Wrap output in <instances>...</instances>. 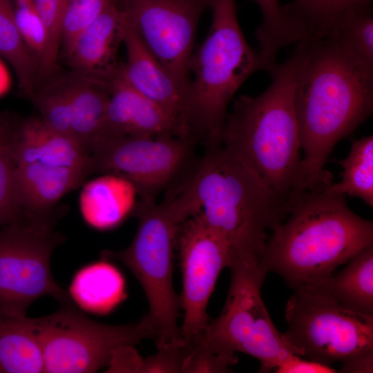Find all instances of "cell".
<instances>
[{"label": "cell", "instance_id": "cell-27", "mask_svg": "<svg viewBox=\"0 0 373 373\" xmlns=\"http://www.w3.org/2000/svg\"><path fill=\"white\" fill-rule=\"evenodd\" d=\"M323 35H329L363 63L373 67L371 6L351 8L343 12L333 20Z\"/></svg>", "mask_w": 373, "mask_h": 373}, {"label": "cell", "instance_id": "cell-31", "mask_svg": "<svg viewBox=\"0 0 373 373\" xmlns=\"http://www.w3.org/2000/svg\"><path fill=\"white\" fill-rule=\"evenodd\" d=\"M111 0H68L60 21V48L67 50L75 39L105 10Z\"/></svg>", "mask_w": 373, "mask_h": 373}, {"label": "cell", "instance_id": "cell-36", "mask_svg": "<svg viewBox=\"0 0 373 373\" xmlns=\"http://www.w3.org/2000/svg\"><path fill=\"white\" fill-rule=\"evenodd\" d=\"M343 364L341 372H372L373 354L356 357Z\"/></svg>", "mask_w": 373, "mask_h": 373}, {"label": "cell", "instance_id": "cell-14", "mask_svg": "<svg viewBox=\"0 0 373 373\" xmlns=\"http://www.w3.org/2000/svg\"><path fill=\"white\" fill-rule=\"evenodd\" d=\"M123 19L126 60L121 65L122 77L131 88L167 112L190 137L187 93Z\"/></svg>", "mask_w": 373, "mask_h": 373}, {"label": "cell", "instance_id": "cell-33", "mask_svg": "<svg viewBox=\"0 0 373 373\" xmlns=\"http://www.w3.org/2000/svg\"><path fill=\"white\" fill-rule=\"evenodd\" d=\"M10 140L0 144V224L5 225L23 214L15 183L16 164L10 150Z\"/></svg>", "mask_w": 373, "mask_h": 373}, {"label": "cell", "instance_id": "cell-3", "mask_svg": "<svg viewBox=\"0 0 373 373\" xmlns=\"http://www.w3.org/2000/svg\"><path fill=\"white\" fill-rule=\"evenodd\" d=\"M373 244V222L347 205L345 197L307 191L269 234L260 263L291 289L320 283Z\"/></svg>", "mask_w": 373, "mask_h": 373}, {"label": "cell", "instance_id": "cell-19", "mask_svg": "<svg viewBox=\"0 0 373 373\" xmlns=\"http://www.w3.org/2000/svg\"><path fill=\"white\" fill-rule=\"evenodd\" d=\"M135 186L122 177L104 174L87 182L79 196V208L84 221L98 230L119 225L137 202Z\"/></svg>", "mask_w": 373, "mask_h": 373}, {"label": "cell", "instance_id": "cell-24", "mask_svg": "<svg viewBox=\"0 0 373 373\" xmlns=\"http://www.w3.org/2000/svg\"><path fill=\"white\" fill-rule=\"evenodd\" d=\"M260 8L263 20L256 30L261 70L270 73L277 64L276 55L283 47L310 36L308 28L289 15L279 0H252Z\"/></svg>", "mask_w": 373, "mask_h": 373}, {"label": "cell", "instance_id": "cell-39", "mask_svg": "<svg viewBox=\"0 0 373 373\" xmlns=\"http://www.w3.org/2000/svg\"><path fill=\"white\" fill-rule=\"evenodd\" d=\"M13 1H15V0H13Z\"/></svg>", "mask_w": 373, "mask_h": 373}, {"label": "cell", "instance_id": "cell-30", "mask_svg": "<svg viewBox=\"0 0 373 373\" xmlns=\"http://www.w3.org/2000/svg\"><path fill=\"white\" fill-rule=\"evenodd\" d=\"M68 0H33L47 33L46 51L40 64L38 84L51 78L57 70L60 48V21Z\"/></svg>", "mask_w": 373, "mask_h": 373}, {"label": "cell", "instance_id": "cell-6", "mask_svg": "<svg viewBox=\"0 0 373 373\" xmlns=\"http://www.w3.org/2000/svg\"><path fill=\"white\" fill-rule=\"evenodd\" d=\"M138 220L136 233L124 249L100 252L102 260H117L141 284L149 311L144 317L154 332L157 349L184 343L178 325L180 296L173 286L174 251L182 223L187 219L167 199L160 204L139 200L132 212Z\"/></svg>", "mask_w": 373, "mask_h": 373}, {"label": "cell", "instance_id": "cell-13", "mask_svg": "<svg viewBox=\"0 0 373 373\" xmlns=\"http://www.w3.org/2000/svg\"><path fill=\"white\" fill-rule=\"evenodd\" d=\"M176 249L182 276L180 302L184 319L180 329L187 342L204 329L210 320L207 306L219 274L230 265L231 252L224 238L200 211L180 225Z\"/></svg>", "mask_w": 373, "mask_h": 373}, {"label": "cell", "instance_id": "cell-11", "mask_svg": "<svg viewBox=\"0 0 373 373\" xmlns=\"http://www.w3.org/2000/svg\"><path fill=\"white\" fill-rule=\"evenodd\" d=\"M198 142L182 137H102L90 149L93 171L130 181L140 200L156 195L185 178L195 168Z\"/></svg>", "mask_w": 373, "mask_h": 373}, {"label": "cell", "instance_id": "cell-9", "mask_svg": "<svg viewBox=\"0 0 373 373\" xmlns=\"http://www.w3.org/2000/svg\"><path fill=\"white\" fill-rule=\"evenodd\" d=\"M31 322L42 348L44 372H95L109 365L119 348L154 338L144 317L134 324L106 325L87 316L73 303Z\"/></svg>", "mask_w": 373, "mask_h": 373}, {"label": "cell", "instance_id": "cell-5", "mask_svg": "<svg viewBox=\"0 0 373 373\" xmlns=\"http://www.w3.org/2000/svg\"><path fill=\"white\" fill-rule=\"evenodd\" d=\"M209 31L188 62L190 136L207 148L222 145L227 108L235 93L260 70L258 53L238 23L235 0H209Z\"/></svg>", "mask_w": 373, "mask_h": 373}, {"label": "cell", "instance_id": "cell-23", "mask_svg": "<svg viewBox=\"0 0 373 373\" xmlns=\"http://www.w3.org/2000/svg\"><path fill=\"white\" fill-rule=\"evenodd\" d=\"M44 371L42 348L31 318L0 317V373Z\"/></svg>", "mask_w": 373, "mask_h": 373}, {"label": "cell", "instance_id": "cell-21", "mask_svg": "<svg viewBox=\"0 0 373 373\" xmlns=\"http://www.w3.org/2000/svg\"><path fill=\"white\" fill-rule=\"evenodd\" d=\"M68 292L80 309L105 314L124 299V280L113 265L103 260L86 265L76 271Z\"/></svg>", "mask_w": 373, "mask_h": 373}, {"label": "cell", "instance_id": "cell-12", "mask_svg": "<svg viewBox=\"0 0 373 373\" xmlns=\"http://www.w3.org/2000/svg\"><path fill=\"white\" fill-rule=\"evenodd\" d=\"M153 56L189 95V59L209 0H111Z\"/></svg>", "mask_w": 373, "mask_h": 373}, {"label": "cell", "instance_id": "cell-22", "mask_svg": "<svg viewBox=\"0 0 373 373\" xmlns=\"http://www.w3.org/2000/svg\"><path fill=\"white\" fill-rule=\"evenodd\" d=\"M66 77L73 135L90 153L93 144L103 135L109 88L74 73Z\"/></svg>", "mask_w": 373, "mask_h": 373}, {"label": "cell", "instance_id": "cell-38", "mask_svg": "<svg viewBox=\"0 0 373 373\" xmlns=\"http://www.w3.org/2000/svg\"><path fill=\"white\" fill-rule=\"evenodd\" d=\"M10 86V79L8 70L0 57V96L8 90Z\"/></svg>", "mask_w": 373, "mask_h": 373}, {"label": "cell", "instance_id": "cell-20", "mask_svg": "<svg viewBox=\"0 0 373 373\" xmlns=\"http://www.w3.org/2000/svg\"><path fill=\"white\" fill-rule=\"evenodd\" d=\"M347 262L339 273L305 287L328 296L348 310L373 316V244Z\"/></svg>", "mask_w": 373, "mask_h": 373}, {"label": "cell", "instance_id": "cell-28", "mask_svg": "<svg viewBox=\"0 0 373 373\" xmlns=\"http://www.w3.org/2000/svg\"><path fill=\"white\" fill-rule=\"evenodd\" d=\"M43 84L30 97L39 117L50 128L74 137L66 76H53Z\"/></svg>", "mask_w": 373, "mask_h": 373}, {"label": "cell", "instance_id": "cell-18", "mask_svg": "<svg viewBox=\"0 0 373 373\" xmlns=\"http://www.w3.org/2000/svg\"><path fill=\"white\" fill-rule=\"evenodd\" d=\"M89 171L41 163L16 165L15 183L26 217L50 219L48 211L64 195L79 186Z\"/></svg>", "mask_w": 373, "mask_h": 373}, {"label": "cell", "instance_id": "cell-4", "mask_svg": "<svg viewBox=\"0 0 373 373\" xmlns=\"http://www.w3.org/2000/svg\"><path fill=\"white\" fill-rule=\"evenodd\" d=\"M298 59L295 48L285 62L275 66L266 90L233 100L222 140V145L238 155L291 208L306 192L294 99Z\"/></svg>", "mask_w": 373, "mask_h": 373}, {"label": "cell", "instance_id": "cell-37", "mask_svg": "<svg viewBox=\"0 0 373 373\" xmlns=\"http://www.w3.org/2000/svg\"><path fill=\"white\" fill-rule=\"evenodd\" d=\"M15 124L8 115H0V144L10 138Z\"/></svg>", "mask_w": 373, "mask_h": 373}, {"label": "cell", "instance_id": "cell-2", "mask_svg": "<svg viewBox=\"0 0 373 373\" xmlns=\"http://www.w3.org/2000/svg\"><path fill=\"white\" fill-rule=\"evenodd\" d=\"M166 198L187 218L200 211L224 238L231 252L229 267L260 265L269 233L291 210L223 145L207 148L192 171L169 189Z\"/></svg>", "mask_w": 373, "mask_h": 373}, {"label": "cell", "instance_id": "cell-16", "mask_svg": "<svg viewBox=\"0 0 373 373\" xmlns=\"http://www.w3.org/2000/svg\"><path fill=\"white\" fill-rule=\"evenodd\" d=\"M102 137H189L162 108L131 88L120 71L111 83Z\"/></svg>", "mask_w": 373, "mask_h": 373}, {"label": "cell", "instance_id": "cell-1", "mask_svg": "<svg viewBox=\"0 0 373 373\" xmlns=\"http://www.w3.org/2000/svg\"><path fill=\"white\" fill-rule=\"evenodd\" d=\"M296 48L303 186L305 191H319L332 184L324 167L335 145L372 113L373 67L327 35L311 36Z\"/></svg>", "mask_w": 373, "mask_h": 373}, {"label": "cell", "instance_id": "cell-7", "mask_svg": "<svg viewBox=\"0 0 373 373\" xmlns=\"http://www.w3.org/2000/svg\"><path fill=\"white\" fill-rule=\"evenodd\" d=\"M229 269L231 283L224 307L197 335L233 364L237 363L235 354L242 352L260 362V372H270L294 354L262 299L261 287L268 272L261 265Z\"/></svg>", "mask_w": 373, "mask_h": 373}, {"label": "cell", "instance_id": "cell-25", "mask_svg": "<svg viewBox=\"0 0 373 373\" xmlns=\"http://www.w3.org/2000/svg\"><path fill=\"white\" fill-rule=\"evenodd\" d=\"M0 57L13 69L21 93L31 97L37 88L39 66L19 33L13 0H0Z\"/></svg>", "mask_w": 373, "mask_h": 373}, {"label": "cell", "instance_id": "cell-17", "mask_svg": "<svg viewBox=\"0 0 373 373\" xmlns=\"http://www.w3.org/2000/svg\"><path fill=\"white\" fill-rule=\"evenodd\" d=\"M10 150L16 165L41 163L93 171L90 153L74 137L48 127L39 117L15 122Z\"/></svg>", "mask_w": 373, "mask_h": 373}, {"label": "cell", "instance_id": "cell-26", "mask_svg": "<svg viewBox=\"0 0 373 373\" xmlns=\"http://www.w3.org/2000/svg\"><path fill=\"white\" fill-rule=\"evenodd\" d=\"M343 168L342 179L330 184L325 192L339 196L361 199L373 207V136L352 140L347 156L338 161Z\"/></svg>", "mask_w": 373, "mask_h": 373}, {"label": "cell", "instance_id": "cell-35", "mask_svg": "<svg viewBox=\"0 0 373 373\" xmlns=\"http://www.w3.org/2000/svg\"><path fill=\"white\" fill-rule=\"evenodd\" d=\"M274 370L277 373H334L338 371L331 365L312 360L301 359L292 354L287 358Z\"/></svg>", "mask_w": 373, "mask_h": 373}, {"label": "cell", "instance_id": "cell-32", "mask_svg": "<svg viewBox=\"0 0 373 373\" xmlns=\"http://www.w3.org/2000/svg\"><path fill=\"white\" fill-rule=\"evenodd\" d=\"M14 5L19 33L39 68L47 44V33L44 22L33 0H15Z\"/></svg>", "mask_w": 373, "mask_h": 373}, {"label": "cell", "instance_id": "cell-29", "mask_svg": "<svg viewBox=\"0 0 373 373\" xmlns=\"http://www.w3.org/2000/svg\"><path fill=\"white\" fill-rule=\"evenodd\" d=\"M372 0H293L284 8L303 23L311 36L323 35L333 20L343 12L355 8L370 7Z\"/></svg>", "mask_w": 373, "mask_h": 373}, {"label": "cell", "instance_id": "cell-15", "mask_svg": "<svg viewBox=\"0 0 373 373\" xmlns=\"http://www.w3.org/2000/svg\"><path fill=\"white\" fill-rule=\"evenodd\" d=\"M124 19L114 3L63 52L72 73L110 87L118 75V49L123 43Z\"/></svg>", "mask_w": 373, "mask_h": 373}, {"label": "cell", "instance_id": "cell-34", "mask_svg": "<svg viewBox=\"0 0 373 373\" xmlns=\"http://www.w3.org/2000/svg\"><path fill=\"white\" fill-rule=\"evenodd\" d=\"M190 345L188 342L172 343L158 349V352L144 360L140 372H183Z\"/></svg>", "mask_w": 373, "mask_h": 373}, {"label": "cell", "instance_id": "cell-8", "mask_svg": "<svg viewBox=\"0 0 373 373\" xmlns=\"http://www.w3.org/2000/svg\"><path fill=\"white\" fill-rule=\"evenodd\" d=\"M293 290L282 334L294 354L331 365L373 354V316L348 310L309 287Z\"/></svg>", "mask_w": 373, "mask_h": 373}, {"label": "cell", "instance_id": "cell-10", "mask_svg": "<svg viewBox=\"0 0 373 373\" xmlns=\"http://www.w3.org/2000/svg\"><path fill=\"white\" fill-rule=\"evenodd\" d=\"M64 240L48 220L21 218L0 229V317H25L44 296L73 303L50 269L52 254Z\"/></svg>", "mask_w": 373, "mask_h": 373}]
</instances>
